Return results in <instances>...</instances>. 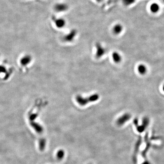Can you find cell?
Returning <instances> with one entry per match:
<instances>
[{
	"label": "cell",
	"mask_w": 164,
	"mask_h": 164,
	"mask_svg": "<svg viewBox=\"0 0 164 164\" xmlns=\"http://www.w3.org/2000/svg\"><path fill=\"white\" fill-rule=\"evenodd\" d=\"M99 98V95L97 94H92L88 97H83L81 95H78L76 97V100L81 106H84L89 103L97 101Z\"/></svg>",
	"instance_id": "1"
},
{
	"label": "cell",
	"mask_w": 164,
	"mask_h": 164,
	"mask_svg": "<svg viewBox=\"0 0 164 164\" xmlns=\"http://www.w3.org/2000/svg\"><path fill=\"white\" fill-rule=\"evenodd\" d=\"M131 115L130 113H124L117 119L116 124L119 126L123 125L126 122L129 121L131 118Z\"/></svg>",
	"instance_id": "2"
},
{
	"label": "cell",
	"mask_w": 164,
	"mask_h": 164,
	"mask_svg": "<svg viewBox=\"0 0 164 164\" xmlns=\"http://www.w3.org/2000/svg\"><path fill=\"white\" fill-rule=\"evenodd\" d=\"M150 123V120L148 117H145L142 119V123L141 125H138L136 126V129L138 132L142 133L145 130L147 127L148 126Z\"/></svg>",
	"instance_id": "3"
},
{
	"label": "cell",
	"mask_w": 164,
	"mask_h": 164,
	"mask_svg": "<svg viewBox=\"0 0 164 164\" xmlns=\"http://www.w3.org/2000/svg\"><path fill=\"white\" fill-rule=\"evenodd\" d=\"M96 52L95 56L97 58H101L105 54V49L102 46L100 43H97L96 44Z\"/></svg>",
	"instance_id": "4"
},
{
	"label": "cell",
	"mask_w": 164,
	"mask_h": 164,
	"mask_svg": "<svg viewBox=\"0 0 164 164\" xmlns=\"http://www.w3.org/2000/svg\"><path fill=\"white\" fill-rule=\"evenodd\" d=\"M30 124L37 133L41 134L43 132V128L40 124L34 121H30Z\"/></svg>",
	"instance_id": "5"
},
{
	"label": "cell",
	"mask_w": 164,
	"mask_h": 164,
	"mask_svg": "<svg viewBox=\"0 0 164 164\" xmlns=\"http://www.w3.org/2000/svg\"><path fill=\"white\" fill-rule=\"evenodd\" d=\"M76 34V31H73L69 34L63 37V40L65 42H72Z\"/></svg>",
	"instance_id": "6"
},
{
	"label": "cell",
	"mask_w": 164,
	"mask_h": 164,
	"mask_svg": "<svg viewBox=\"0 0 164 164\" xmlns=\"http://www.w3.org/2000/svg\"><path fill=\"white\" fill-rule=\"evenodd\" d=\"M112 57L113 61L116 63H121L122 60V57L119 53L116 52H114L112 53Z\"/></svg>",
	"instance_id": "7"
},
{
	"label": "cell",
	"mask_w": 164,
	"mask_h": 164,
	"mask_svg": "<svg viewBox=\"0 0 164 164\" xmlns=\"http://www.w3.org/2000/svg\"><path fill=\"white\" fill-rule=\"evenodd\" d=\"M31 59V56H28V55L25 56L21 59L20 60V63L23 66H25V65L26 66V65L30 63Z\"/></svg>",
	"instance_id": "8"
},
{
	"label": "cell",
	"mask_w": 164,
	"mask_h": 164,
	"mask_svg": "<svg viewBox=\"0 0 164 164\" xmlns=\"http://www.w3.org/2000/svg\"><path fill=\"white\" fill-rule=\"evenodd\" d=\"M150 8L151 12L153 13H156L160 10V7L158 4L157 3H153L150 6Z\"/></svg>",
	"instance_id": "9"
},
{
	"label": "cell",
	"mask_w": 164,
	"mask_h": 164,
	"mask_svg": "<svg viewBox=\"0 0 164 164\" xmlns=\"http://www.w3.org/2000/svg\"><path fill=\"white\" fill-rule=\"evenodd\" d=\"M137 69L138 72L141 75H145L147 71L146 67L145 66V65L142 64H140L138 66Z\"/></svg>",
	"instance_id": "10"
},
{
	"label": "cell",
	"mask_w": 164,
	"mask_h": 164,
	"mask_svg": "<svg viewBox=\"0 0 164 164\" xmlns=\"http://www.w3.org/2000/svg\"><path fill=\"white\" fill-rule=\"evenodd\" d=\"M46 145V140L45 138H42L39 140V148L41 151L44 150Z\"/></svg>",
	"instance_id": "11"
},
{
	"label": "cell",
	"mask_w": 164,
	"mask_h": 164,
	"mask_svg": "<svg viewBox=\"0 0 164 164\" xmlns=\"http://www.w3.org/2000/svg\"><path fill=\"white\" fill-rule=\"evenodd\" d=\"M123 28L121 25H116L113 29V33L115 34H119L122 31Z\"/></svg>",
	"instance_id": "12"
},
{
	"label": "cell",
	"mask_w": 164,
	"mask_h": 164,
	"mask_svg": "<svg viewBox=\"0 0 164 164\" xmlns=\"http://www.w3.org/2000/svg\"><path fill=\"white\" fill-rule=\"evenodd\" d=\"M65 152L63 150H60L57 153V158L59 160H61L64 157Z\"/></svg>",
	"instance_id": "13"
},
{
	"label": "cell",
	"mask_w": 164,
	"mask_h": 164,
	"mask_svg": "<svg viewBox=\"0 0 164 164\" xmlns=\"http://www.w3.org/2000/svg\"><path fill=\"white\" fill-rule=\"evenodd\" d=\"M136 1V0H123L124 4L126 5H130Z\"/></svg>",
	"instance_id": "14"
},
{
	"label": "cell",
	"mask_w": 164,
	"mask_h": 164,
	"mask_svg": "<svg viewBox=\"0 0 164 164\" xmlns=\"http://www.w3.org/2000/svg\"><path fill=\"white\" fill-rule=\"evenodd\" d=\"M134 124L135 125L137 126L138 125V119L137 118H135L134 119Z\"/></svg>",
	"instance_id": "15"
},
{
	"label": "cell",
	"mask_w": 164,
	"mask_h": 164,
	"mask_svg": "<svg viewBox=\"0 0 164 164\" xmlns=\"http://www.w3.org/2000/svg\"><path fill=\"white\" fill-rule=\"evenodd\" d=\"M6 68L2 66H0V72H5Z\"/></svg>",
	"instance_id": "16"
},
{
	"label": "cell",
	"mask_w": 164,
	"mask_h": 164,
	"mask_svg": "<svg viewBox=\"0 0 164 164\" xmlns=\"http://www.w3.org/2000/svg\"><path fill=\"white\" fill-rule=\"evenodd\" d=\"M141 164H150V162H149L148 161H145V162H144L143 163Z\"/></svg>",
	"instance_id": "17"
},
{
	"label": "cell",
	"mask_w": 164,
	"mask_h": 164,
	"mask_svg": "<svg viewBox=\"0 0 164 164\" xmlns=\"http://www.w3.org/2000/svg\"><path fill=\"white\" fill-rule=\"evenodd\" d=\"M162 89L163 90V91L164 92V84L163 85V86Z\"/></svg>",
	"instance_id": "18"
},
{
	"label": "cell",
	"mask_w": 164,
	"mask_h": 164,
	"mask_svg": "<svg viewBox=\"0 0 164 164\" xmlns=\"http://www.w3.org/2000/svg\"><path fill=\"white\" fill-rule=\"evenodd\" d=\"M163 2H164V0H163Z\"/></svg>",
	"instance_id": "19"
}]
</instances>
